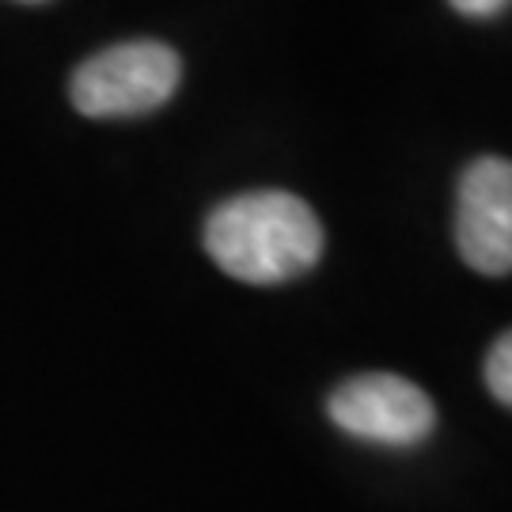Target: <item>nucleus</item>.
<instances>
[{
	"label": "nucleus",
	"instance_id": "1",
	"mask_svg": "<svg viewBox=\"0 0 512 512\" xmlns=\"http://www.w3.org/2000/svg\"><path fill=\"white\" fill-rule=\"evenodd\" d=\"M205 251L247 285H281L308 274L323 255V224L285 190H255L217 205L205 220Z\"/></svg>",
	"mask_w": 512,
	"mask_h": 512
},
{
	"label": "nucleus",
	"instance_id": "2",
	"mask_svg": "<svg viewBox=\"0 0 512 512\" xmlns=\"http://www.w3.org/2000/svg\"><path fill=\"white\" fill-rule=\"evenodd\" d=\"M179 80H183L179 54L164 42L137 38L88 57L73 73L69 95L73 107L88 118H137L164 107L179 88Z\"/></svg>",
	"mask_w": 512,
	"mask_h": 512
},
{
	"label": "nucleus",
	"instance_id": "3",
	"mask_svg": "<svg viewBox=\"0 0 512 512\" xmlns=\"http://www.w3.org/2000/svg\"><path fill=\"white\" fill-rule=\"evenodd\" d=\"M327 414L342 433L380 448H414L437 425L433 399L391 372H365L334 387Z\"/></svg>",
	"mask_w": 512,
	"mask_h": 512
},
{
	"label": "nucleus",
	"instance_id": "4",
	"mask_svg": "<svg viewBox=\"0 0 512 512\" xmlns=\"http://www.w3.org/2000/svg\"><path fill=\"white\" fill-rule=\"evenodd\" d=\"M459 258L486 277L512 274V160L482 156L456 194Z\"/></svg>",
	"mask_w": 512,
	"mask_h": 512
},
{
	"label": "nucleus",
	"instance_id": "5",
	"mask_svg": "<svg viewBox=\"0 0 512 512\" xmlns=\"http://www.w3.org/2000/svg\"><path fill=\"white\" fill-rule=\"evenodd\" d=\"M486 387L497 403L512 406V330H505L486 353Z\"/></svg>",
	"mask_w": 512,
	"mask_h": 512
},
{
	"label": "nucleus",
	"instance_id": "6",
	"mask_svg": "<svg viewBox=\"0 0 512 512\" xmlns=\"http://www.w3.org/2000/svg\"><path fill=\"white\" fill-rule=\"evenodd\" d=\"M456 8L459 16H471V19H494L509 8L512 0H448Z\"/></svg>",
	"mask_w": 512,
	"mask_h": 512
},
{
	"label": "nucleus",
	"instance_id": "7",
	"mask_svg": "<svg viewBox=\"0 0 512 512\" xmlns=\"http://www.w3.org/2000/svg\"><path fill=\"white\" fill-rule=\"evenodd\" d=\"M23 4H42V0H23Z\"/></svg>",
	"mask_w": 512,
	"mask_h": 512
}]
</instances>
